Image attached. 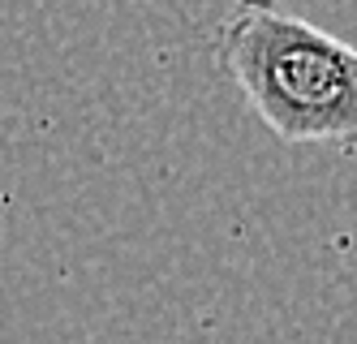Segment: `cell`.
<instances>
[{
    "label": "cell",
    "instance_id": "obj_1",
    "mask_svg": "<svg viewBox=\"0 0 357 344\" xmlns=\"http://www.w3.org/2000/svg\"><path fill=\"white\" fill-rule=\"evenodd\" d=\"M220 61L280 142L357 147V43L275 0H233L220 22Z\"/></svg>",
    "mask_w": 357,
    "mask_h": 344
}]
</instances>
